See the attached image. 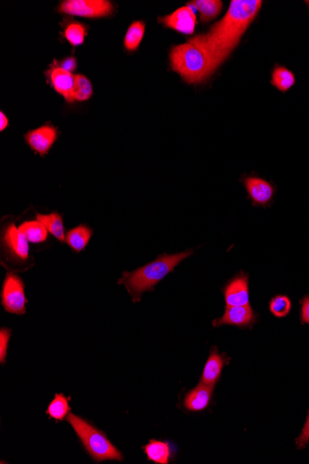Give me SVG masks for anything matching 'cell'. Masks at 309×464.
<instances>
[{"label": "cell", "instance_id": "cell-1", "mask_svg": "<svg viewBox=\"0 0 309 464\" xmlns=\"http://www.w3.org/2000/svg\"><path fill=\"white\" fill-rule=\"evenodd\" d=\"M261 0H232L229 10L206 34L190 38L208 54L214 72L229 57L260 12Z\"/></svg>", "mask_w": 309, "mask_h": 464}, {"label": "cell", "instance_id": "cell-2", "mask_svg": "<svg viewBox=\"0 0 309 464\" xmlns=\"http://www.w3.org/2000/svg\"><path fill=\"white\" fill-rule=\"evenodd\" d=\"M193 253V250L191 248L176 254H162L154 261L135 271L123 272L118 284L124 285L132 297L133 302H138L144 293L153 291L159 282L174 272L180 262L192 256Z\"/></svg>", "mask_w": 309, "mask_h": 464}, {"label": "cell", "instance_id": "cell-3", "mask_svg": "<svg viewBox=\"0 0 309 464\" xmlns=\"http://www.w3.org/2000/svg\"><path fill=\"white\" fill-rule=\"evenodd\" d=\"M170 62L172 69L191 85L205 82L215 73L208 54L189 41L171 49Z\"/></svg>", "mask_w": 309, "mask_h": 464}, {"label": "cell", "instance_id": "cell-4", "mask_svg": "<svg viewBox=\"0 0 309 464\" xmlns=\"http://www.w3.org/2000/svg\"><path fill=\"white\" fill-rule=\"evenodd\" d=\"M66 420L69 422L76 435L82 442L86 452L96 463L104 461L123 460L122 452L107 439L103 432L92 426L82 417L70 413Z\"/></svg>", "mask_w": 309, "mask_h": 464}, {"label": "cell", "instance_id": "cell-5", "mask_svg": "<svg viewBox=\"0 0 309 464\" xmlns=\"http://www.w3.org/2000/svg\"><path fill=\"white\" fill-rule=\"evenodd\" d=\"M1 253L2 263L8 269H27L28 264L32 263L29 241L14 222L1 227Z\"/></svg>", "mask_w": 309, "mask_h": 464}, {"label": "cell", "instance_id": "cell-6", "mask_svg": "<svg viewBox=\"0 0 309 464\" xmlns=\"http://www.w3.org/2000/svg\"><path fill=\"white\" fill-rule=\"evenodd\" d=\"M25 283L19 275L8 272L1 289V304L7 313L23 315L28 300L25 292Z\"/></svg>", "mask_w": 309, "mask_h": 464}, {"label": "cell", "instance_id": "cell-7", "mask_svg": "<svg viewBox=\"0 0 309 464\" xmlns=\"http://www.w3.org/2000/svg\"><path fill=\"white\" fill-rule=\"evenodd\" d=\"M59 12L72 16L101 18L113 12V5L107 0H66L60 4Z\"/></svg>", "mask_w": 309, "mask_h": 464}, {"label": "cell", "instance_id": "cell-8", "mask_svg": "<svg viewBox=\"0 0 309 464\" xmlns=\"http://www.w3.org/2000/svg\"><path fill=\"white\" fill-rule=\"evenodd\" d=\"M241 182L245 185L248 198L254 207L266 208L271 205L275 194V188L271 183L256 175H245L241 178Z\"/></svg>", "mask_w": 309, "mask_h": 464}, {"label": "cell", "instance_id": "cell-9", "mask_svg": "<svg viewBox=\"0 0 309 464\" xmlns=\"http://www.w3.org/2000/svg\"><path fill=\"white\" fill-rule=\"evenodd\" d=\"M195 9L189 4L187 6L180 8L167 15V16L159 17V23L163 25L165 27L172 29L183 35H193L195 33L196 25V15Z\"/></svg>", "mask_w": 309, "mask_h": 464}, {"label": "cell", "instance_id": "cell-10", "mask_svg": "<svg viewBox=\"0 0 309 464\" xmlns=\"http://www.w3.org/2000/svg\"><path fill=\"white\" fill-rule=\"evenodd\" d=\"M256 320L251 305L245 306H226L225 313L221 318L214 320L212 326L219 327L222 326H234L239 328H252Z\"/></svg>", "mask_w": 309, "mask_h": 464}, {"label": "cell", "instance_id": "cell-11", "mask_svg": "<svg viewBox=\"0 0 309 464\" xmlns=\"http://www.w3.org/2000/svg\"><path fill=\"white\" fill-rule=\"evenodd\" d=\"M25 141L36 153L44 157L49 153L57 139V130L51 125H43L36 129L29 131L25 135Z\"/></svg>", "mask_w": 309, "mask_h": 464}, {"label": "cell", "instance_id": "cell-12", "mask_svg": "<svg viewBox=\"0 0 309 464\" xmlns=\"http://www.w3.org/2000/svg\"><path fill=\"white\" fill-rule=\"evenodd\" d=\"M226 306L250 305L248 274L240 272L226 285L224 289Z\"/></svg>", "mask_w": 309, "mask_h": 464}, {"label": "cell", "instance_id": "cell-13", "mask_svg": "<svg viewBox=\"0 0 309 464\" xmlns=\"http://www.w3.org/2000/svg\"><path fill=\"white\" fill-rule=\"evenodd\" d=\"M212 393H213V387L200 383L198 387L188 393L183 401V406L190 411L205 410L211 403Z\"/></svg>", "mask_w": 309, "mask_h": 464}, {"label": "cell", "instance_id": "cell-14", "mask_svg": "<svg viewBox=\"0 0 309 464\" xmlns=\"http://www.w3.org/2000/svg\"><path fill=\"white\" fill-rule=\"evenodd\" d=\"M52 86L55 90L64 96L68 102H72V94L75 85V76L62 68H55L51 75Z\"/></svg>", "mask_w": 309, "mask_h": 464}, {"label": "cell", "instance_id": "cell-15", "mask_svg": "<svg viewBox=\"0 0 309 464\" xmlns=\"http://www.w3.org/2000/svg\"><path fill=\"white\" fill-rule=\"evenodd\" d=\"M93 235L94 231L90 227L86 224H79L78 227L68 231L65 243L75 253H80L85 250Z\"/></svg>", "mask_w": 309, "mask_h": 464}, {"label": "cell", "instance_id": "cell-16", "mask_svg": "<svg viewBox=\"0 0 309 464\" xmlns=\"http://www.w3.org/2000/svg\"><path fill=\"white\" fill-rule=\"evenodd\" d=\"M224 361L221 355L217 352L216 348H212L211 356L204 368L202 377H201V384L213 387L219 377H221L222 368H224Z\"/></svg>", "mask_w": 309, "mask_h": 464}, {"label": "cell", "instance_id": "cell-17", "mask_svg": "<svg viewBox=\"0 0 309 464\" xmlns=\"http://www.w3.org/2000/svg\"><path fill=\"white\" fill-rule=\"evenodd\" d=\"M189 5L198 10L200 22L203 23L216 19L224 7V3L219 0H193L189 2Z\"/></svg>", "mask_w": 309, "mask_h": 464}, {"label": "cell", "instance_id": "cell-18", "mask_svg": "<svg viewBox=\"0 0 309 464\" xmlns=\"http://www.w3.org/2000/svg\"><path fill=\"white\" fill-rule=\"evenodd\" d=\"M46 227L49 234L53 235L59 242L65 243L66 234H65L64 218L59 212H51L49 214H36V218Z\"/></svg>", "mask_w": 309, "mask_h": 464}, {"label": "cell", "instance_id": "cell-19", "mask_svg": "<svg viewBox=\"0 0 309 464\" xmlns=\"http://www.w3.org/2000/svg\"><path fill=\"white\" fill-rule=\"evenodd\" d=\"M144 452L148 456V460L154 463L167 464L172 456V448L169 443L151 439L144 447Z\"/></svg>", "mask_w": 309, "mask_h": 464}, {"label": "cell", "instance_id": "cell-20", "mask_svg": "<svg viewBox=\"0 0 309 464\" xmlns=\"http://www.w3.org/2000/svg\"><path fill=\"white\" fill-rule=\"evenodd\" d=\"M19 229L29 242L40 244L48 240L49 231L38 219L23 222L19 225Z\"/></svg>", "mask_w": 309, "mask_h": 464}, {"label": "cell", "instance_id": "cell-21", "mask_svg": "<svg viewBox=\"0 0 309 464\" xmlns=\"http://www.w3.org/2000/svg\"><path fill=\"white\" fill-rule=\"evenodd\" d=\"M297 83L295 73L282 65H275L271 72V83L280 92L285 93Z\"/></svg>", "mask_w": 309, "mask_h": 464}, {"label": "cell", "instance_id": "cell-22", "mask_svg": "<svg viewBox=\"0 0 309 464\" xmlns=\"http://www.w3.org/2000/svg\"><path fill=\"white\" fill-rule=\"evenodd\" d=\"M146 32V23L143 21H135L128 28L124 38V47L128 51H135L142 42Z\"/></svg>", "mask_w": 309, "mask_h": 464}, {"label": "cell", "instance_id": "cell-23", "mask_svg": "<svg viewBox=\"0 0 309 464\" xmlns=\"http://www.w3.org/2000/svg\"><path fill=\"white\" fill-rule=\"evenodd\" d=\"M69 400L70 398H66L64 395H55L54 400L51 401V404L46 409V414H49L51 418L57 422L64 420L70 413Z\"/></svg>", "mask_w": 309, "mask_h": 464}, {"label": "cell", "instance_id": "cell-24", "mask_svg": "<svg viewBox=\"0 0 309 464\" xmlns=\"http://www.w3.org/2000/svg\"><path fill=\"white\" fill-rule=\"evenodd\" d=\"M93 95L90 80L83 75H75V85L72 94V102L86 101Z\"/></svg>", "mask_w": 309, "mask_h": 464}, {"label": "cell", "instance_id": "cell-25", "mask_svg": "<svg viewBox=\"0 0 309 464\" xmlns=\"http://www.w3.org/2000/svg\"><path fill=\"white\" fill-rule=\"evenodd\" d=\"M86 27L82 23H72L65 29L64 36L73 47H78L85 42Z\"/></svg>", "mask_w": 309, "mask_h": 464}, {"label": "cell", "instance_id": "cell-26", "mask_svg": "<svg viewBox=\"0 0 309 464\" xmlns=\"http://www.w3.org/2000/svg\"><path fill=\"white\" fill-rule=\"evenodd\" d=\"M292 302L286 296H276L269 302V311L278 318H284L290 313Z\"/></svg>", "mask_w": 309, "mask_h": 464}, {"label": "cell", "instance_id": "cell-27", "mask_svg": "<svg viewBox=\"0 0 309 464\" xmlns=\"http://www.w3.org/2000/svg\"><path fill=\"white\" fill-rule=\"evenodd\" d=\"M12 337V331L9 328H1L0 330V361L4 363L6 361L8 346H9L10 338Z\"/></svg>", "mask_w": 309, "mask_h": 464}, {"label": "cell", "instance_id": "cell-28", "mask_svg": "<svg viewBox=\"0 0 309 464\" xmlns=\"http://www.w3.org/2000/svg\"><path fill=\"white\" fill-rule=\"evenodd\" d=\"M308 441H309V413L308 420H306V423L305 424V426H304L302 433H301L300 437H298L297 440V444L298 446V448H305V446L308 444Z\"/></svg>", "mask_w": 309, "mask_h": 464}, {"label": "cell", "instance_id": "cell-29", "mask_svg": "<svg viewBox=\"0 0 309 464\" xmlns=\"http://www.w3.org/2000/svg\"><path fill=\"white\" fill-rule=\"evenodd\" d=\"M301 321L309 324V296L301 300Z\"/></svg>", "mask_w": 309, "mask_h": 464}, {"label": "cell", "instance_id": "cell-30", "mask_svg": "<svg viewBox=\"0 0 309 464\" xmlns=\"http://www.w3.org/2000/svg\"><path fill=\"white\" fill-rule=\"evenodd\" d=\"M76 67H77V62H76L75 57H69L66 59L62 60V64H60V68L68 72L72 73L73 70H75Z\"/></svg>", "mask_w": 309, "mask_h": 464}, {"label": "cell", "instance_id": "cell-31", "mask_svg": "<svg viewBox=\"0 0 309 464\" xmlns=\"http://www.w3.org/2000/svg\"><path fill=\"white\" fill-rule=\"evenodd\" d=\"M9 125V120L3 112H0V131L3 132Z\"/></svg>", "mask_w": 309, "mask_h": 464}]
</instances>
